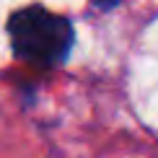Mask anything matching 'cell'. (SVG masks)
<instances>
[{"label":"cell","mask_w":158,"mask_h":158,"mask_svg":"<svg viewBox=\"0 0 158 158\" xmlns=\"http://www.w3.org/2000/svg\"><path fill=\"white\" fill-rule=\"evenodd\" d=\"M13 55L34 68H55L73 49V26L68 18L31 5L13 13L8 21Z\"/></svg>","instance_id":"cell-1"},{"label":"cell","mask_w":158,"mask_h":158,"mask_svg":"<svg viewBox=\"0 0 158 158\" xmlns=\"http://www.w3.org/2000/svg\"><path fill=\"white\" fill-rule=\"evenodd\" d=\"M94 5H98V8H111V5H117L119 0H91Z\"/></svg>","instance_id":"cell-2"}]
</instances>
